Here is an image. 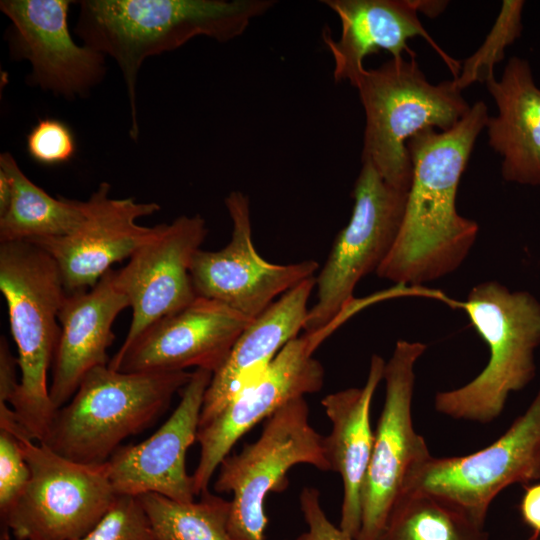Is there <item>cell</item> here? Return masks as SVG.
<instances>
[{
  "mask_svg": "<svg viewBox=\"0 0 540 540\" xmlns=\"http://www.w3.org/2000/svg\"><path fill=\"white\" fill-rule=\"evenodd\" d=\"M77 540H156L147 514L136 496L118 495L112 507Z\"/></svg>",
  "mask_w": 540,
  "mask_h": 540,
  "instance_id": "cell-28",
  "label": "cell"
},
{
  "mask_svg": "<svg viewBox=\"0 0 540 540\" xmlns=\"http://www.w3.org/2000/svg\"><path fill=\"white\" fill-rule=\"evenodd\" d=\"M138 498L156 540H233L228 531L230 500L208 490L198 502H178L156 493Z\"/></svg>",
  "mask_w": 540,
  "mask_h": 540,
  "instance_id": "cell-26",
  "label": "cell"
},
{
  "mask_svg": "<svg viewBox=\"0 0 540 540\" xmlns=\"http://www.w3.org/2000/svg\"><path fill=\"white\" fill-rule=\"evenodd\" d=\"M427 346L398 340L385 364V401L362 493V522L356 540H376L409 473L431 456L412 419L415 364Z\"/></svg>",
  "mask_w": 540,
  "mask_h": 540,
  "instance_id": "cell-11",
  "label": "cell"
},
{
  "mask_svg": "<svg viewBox=\"0 0 540 540\" xmlns=\"http://www.w3.org/2000/svg\"><path fill=\"white\" fill-rule=\"evenodd\" d=\"M224 203L232 221L231 240L218 251L197 250L190 275L197 296L222 302L252 320L277 296L314 277L319 265L314 260L281 265L263 259L252 241L248 196L234 190Z\"/></svg>",
  "mask_w": 540,
  "mask_h": 540,
  "instance_id": "cell-13",
  "label": "cell"
},
{
  "mask_svg": "<svg viewBox=\"0 0 540 540\" xmlns=\"http://www.w3.org/2000/svg\"><path fill=\"white\" fill-rule=\"evenodd\" d=\"M498 109L486 123L490 147L507 182L540 186V88L526 59L511 57L500 77L485 83Z\"/></svg>",
  "mask_w": 540,
  "mask_h": 540,
  "instance_id": "cell-23",
  "label": "cell"
},
{
  "mask_svg": "<svg viewBox=\"0 0 540 540\" xmlns=\"http://www.w3.org/2000/svg\"><path fill=\"white\" fill-rule=\"evenodd\" d=\"M13 187L8 174L0 169V216L8 209L12 199Z\"/></svg>",
  "mask_w": 540,
  "mask_h": 540,
  "instance_id": "cell-33",
  "label": "cell"
},
{
  "mask_svg": "<svg viewBox=\"0 0 540 540\" xmlns=\"http://www.w3.org/2000/svg\"><path fill=\"white\" fill-rule=\"evenodd\" d=\"M128 307L127 296L116 284L115 269L92 288L67 294L58 316L61 333L49 387L56 409L73 397L92 369L109 364L107 350L115 338L112 326Z\"/></svg>",
  "mask_w": 540,
  "mask_h": 540,
  "instance_id": "cell-20",
  "label": "cell"
},
{
  "mask_svg": "<svg viewBox=\"0 0 540 540\" xmlns=\"http://www.w3.org/2000/svg\"><path fill=\"white\" fill-rule=\"evenodd\" d=\"M520 513L525 524L534 531L533 538H537L540 535V483L526 488Z\"/></svg>",
  "mask_w": 540,
  "mask_h": 540,
  "instance_id": "cell-32",
  "label": "cell"
},
{
  "mask_svg": "<svg viewBox=\"0 0 540 540\" xmlns=\"http://www.w3.org/2000/svg\"><path fill=\"white\" fill-rule=\"evenodd\" d=\"M532 540H540V537L532 538Z\"/></svg>",
  "mask_w": 540,
  "mask_h": 540,
  "instance_id": "cell-35",
  "label": "cell"
},
{
  "mask_svg": "<svg viewBox=\"0 0 540 540\" xmlns=\"http://www.w3.org/2000/svg\"><path fill=\"white\" fill-rule=\"evenodd\" d=\"M192 372L92 369L73 397L57 409L39 443L86 465H101L129 436L146 429L169 407Z\"/></svg>",
  "mask_w": 540,
  "mask_h": 540,
  "instance_id": "cell-4",
  "label": "cell"
},
{
  "mask_svg": "<svg viewBox=\"0 0 540 540\" xmlns=\"http://www.w3.org/2000/svg\"><path fill=\"white\" fill-rule=\"evenodd\" d=\"M488 118L487 106L477 101L451 129L428 128L408 140L412 181L399 233L378 277L418 287L451 274L466 259L479 226L458 213L457 190Z\"/></svg>",
  "mask_w": 540,
  "mask_h": 540,
  "instance_id": "cell-1",
  "label": "cell"
},
{
  "mask_svg": "<svg viewBox=\"0 0 540 540\" xmlns=\"http://www.w3.org/2000/svg\"><path fill=\"white\" fill-rule=\"evenodd\" d=\"M70 0H2L10 20L13 59L27 60V84L67 100L84 98L106 74L105 56L73 39L68 25Z\"/></svg>",
  "mask_w": 540,
  "mask_h": 540,
  "instance_id": "cell-14",
  "label": "cell"
},
{
  "mask_svg": "<svg viewBox=\"0 0 540 540\" xmlns=\"http://www.w3.org/2000/svg\"><path fill=\"white\" fill-rule=\"evenodd\" d=\"M338 17L340 35L333 39L327 29L322 38L330 51L336 82L348 81L355 87L366 69L364 59L380 50L392 58L407 53L416 54L409 48L408 40L422 37L440 55L457 78L461 65L451 58L432 39L418 17L416 0H324L322 1Z\"/></svg>",
  "mask_w": 540,
  "mask_h": 540,
  "instance_id": "cell-19",
  "label": "cell"
},
{
  "mask_svg": "<svg viewBox=\"0 0 540 540\" xmlns=\"http://www.w3.org/2000/svg\"><path fill=\"white\" fill-rule=\"evenodd\" d=\"M0 290L20 368V381L9 406L23 433L40 442L57 411L47 377L59 342L58 316L67 292L55 260L28 241L0 243Z\"/></svg>",
  "mask_w": 540,
  "mask_h": 540,
  "instance_id": "cell-3",
  "label": "cell"
},
{
  "mask_svg": "<svg viewBox=\"0 0 540 540\" xmlns=\"http://www.w3.org/2000/svg\"><path fill=\"white\" fill-rule=\"evenodd\" d=\"M355 88L365 113L361 161L404 191L413 175L408 140L428 128L451 129L471 108L453 79L430 83L415 57L366 68Z\"/></svg>",
  "mask_w": 540,
  "mask_h": 540,
  "instance_id": "cell-5",
  "label": "cell"
},
{
  "mask_svg": "<svg viewBox=\"0 0 540 540\" xmlns=\"http://www.w3.org/2000/svg\"><path fill=\"white\" fill-rule=\"evenodd\" d=\"M525 2L504 0L493 27L479 49L461 65L457 78H453L460 90L475 82L485 84L494 77V67L502 61L505 49L520 37Z\"/></svg>",
  "mask_w": 540,
  "mask_h": 540,
  "instance_id": "cell-27",
  "label": "cell"
},
{
  "mask_svg": "<svg viewBox=\"0 0 540 540\" xmlns=\"http://www.w3.org/2000/svg\"><path fill=\"white\" fill-rule=\"evenodd\" d=\"M484 526L446 498L405 490L392 505L376 540H488Z\"/></svg>",
  "mask_w": 540,
  "mask_h": 540,
  "instance_id": "cell-25",
  "label": "cell"
},
{
  "mask_svg": "<svg viewBox=\"0 0 540 540\" xmlns=\"http://www.w3.org/2000/svg\"><path fill=\"white\" fill-rule=\"evenodd\" d=\"M298 464L331 471L324 437L312 427L304 397L278 409L256 441L229 454L218 467L214 489L232 494L228 531L233 540H266L265 499L287 488V473Z\"/></svg>",
  "mask_w": 540,
  "mask_h": 540,
  "instance_id": "cell-7",
  "label": "cell"
},
{
  "mask_svg": "<svg viewBox=\"0 0 540 540\" xmlns=\"http://www.w3.org/2000/svg\"><path fill=\"white\" fill-rule=\"evenodd\" d=\"M538 480L540 388L526 411L492 444L464 456L431 455L409 473L403 491L422 490L446 498L485 525L500 492Z\"/></svg>",
  "mask_w": 540,
  "mask_h": 540,
  "instance_id": "cell-10",
  "label": "cell"
},
{
  "mask_svg": "<svg viewBox=\"0 0 540 540\" xmlns=\"http://www.w3.org/2000/svg\"><path fill=\"white\" fill-rule=\"evenodd\" d=\"M212 375L211 371L195 369L169 418L147 439L121 446L106 462L108 478L117 495L138 497L156 493L178 502L194 501L186 453L196 441Z\"/></svg>",
  "mask_w": 540,
  "mask_h": 540,
  "instance_id": "cell-18",
  "label": "cell"
},
{
  "mask_svg": "<svg viewBox=\"0 0 540 540\" xmlns=\"http://www.w3.org/2000/svg\"><path fill=\"white\" fill-rule=\"evenodd\" d=\"M299 502L308 530L295 540H356L329 520L321 506L317 488L304 487Z\"/></svg>",
  "mask_w": 540,
  "mask_h": 540,
  "instance_id": "cell-31",
  "label": "cell"
},
{
  "mask_svg": "<svg viewBox=\"0 0 540 540\" xmlns=\"http://www.w3.org/2000/svg\"><path fill=\"white\" fill-rule=\"evenodd\" d=\"M30 479V469L16 436L0 429V517L5 520Z\"/></svg>",
  "mask_w": 540,
  "mask_h": 540,
  "instance_id": "cell-30",
  "label": "cell"
},
{
  "mask_svg": "<svg viewBox=\"0 0 540 540\" xmlns=\"http://www.w3.org/2000/svg\"><path fill=\"white\" fill-rule=\"evenodd\" d=\"M489 348L485 368L467 384L438 392L437 412L457 420L488 424L503 412L511 393L536 374L540 345V302L527 291H510L497 281L474 286L465 302H455Z\"/></svg>",
  "mask_w": 540,
  "mask_h": 540,
  "instance_id": "cell-6",
  "label": "cell"
},
{
  "mask_svg": "<svg viewBox=\"0 0 540 540\" xmlns=\"http://www.w3.org/2000/svg\"><path fill=\"white\" fill-rule=\"evenodd\" d=\"M13 433L30 469V479L2 524V537L15 540H77L112 507L118 495L106 463L86 465L67 459L27 437Z\"/></svg>",
  "mask_w": 540,
  "mask_h": 540,
  "instance_id": "cell-8",
  "label": "cell"
},
{
  "mask_svg": "<svg viewBox=\"0 0 540 540\" xmlns=\"http://www.w3.org/2000/svg\"><path fill=\"white\" fill-rule=\"evenodd\" d=\"M28 155L45 166L69 162L77 151L76 139L71 128L55 118L40 119L26 136Z\"/></svg>",
  "mask_w": 540,
  "mask_h": 540,
  "instance_id": "cell-29",
  "label": "cell"
},
{
  "mask_svg": "<svg viewBox=\"0 0 540 540\" xmlns=\"http://www.w3.org/2000/svg\"><path fill=\"white\" fill-rule=\"evenodd\" d=\"M208 233L205 219L181 215L162 223L160 231L115 270V281L127 296L132 319L113 357L122 355L152 324L172 315L196 297L190 266Z\"/></svg>",
  "mask_w": 540,
  "mask_h": 540,
  "instance_id": "cell-15",
  "label": "cell"
},
{
  "mask_svg": "<svg viewBox=\"0 0 540 540\" xmlns=\"http://www.w3.org/2000/svg\"><path fill=\"white\" fill-rule=\"evenodd\" d=\"M74 32L86 45L118 65L129 101V134L139 136L137 82L144 61L203 36L229 42L274 0H84Z\"/></svg>",
  "mask_w": 540,
  "mask_h": 540,
  "instance_id": "cell-2",
  "label": "cell"
},
{
  "mask_svg": "<svg viewBox=\"0 0 540 540\" xmlns=\"http://www.w3.org/2000/svg\"><path fill=\"white\" fill-rule=\"evenodd\" d=\"M352 197L351 218L315 277L317 299L309 308L306 333L332 332L350 309L357 283L384 262L399 233L408 191L394 188L370 163L362 162Z\"/></svg>",
  "mask_w": 540,
  "mask_h": 540,
  "instance_id": "cell-9",
  "label": "cell"
},
{
  "mask_svg": "<svg viewBox=\"0 0 540 540\" xmlns=\"http://www.w3.org/2000/svg\"><path fill=\"white\" fill-rule=\"evenodd\" d=\"M418 12H423L429 17H435L444 11L447 1H422L416 0Z\"/></svg>",
  "mask_w": 540,
  "mask_h": 540,
  "instance_id": "cell-34",
  "label": "cell"
},
{
  "mask_svg": "<svg viewBox=\"0 0 540 540\" xmlns=\"http://www.w3.org/2000/svg\"><path fill=\"white\" fill-rule=\"evenodd\" d=\"M385 364L382 357L372 355L364 386L330 393L321 401L331 422V431L324 437L326 455L331 471L343 483L339 527L354 539L361 529L362 493L374 444L371 403Z\"/></svg>",
  "mask_w": 540,
  "mask_h": 540,
  "instance_id": "cell-22",
  "label": "cell"
},
{
  "mask_svg": "<svg viewBox=\"0 0 540 540\" xmlns=\"http://www.w3.org/2000/svg\"><path fill=\"white\" fill-rule=\"evenodd\" d=\"M110 193L109 183L99 184L85 201L82 223L71 234L28 241L55 260L67 294L92 288L114 263L129 259L161 229L162 223L150 227L137 222L158 212V203L112 198Z\"/></svg>",
  "mask_w": 540,
  "mask_h": 540,
  "instance_id": "cell-16",
  "label": "cell"
},
{
  "mask_svg": "<svg viewBox=\"0 0 540 540\" xmlns=\"http://www.w3.org/2000/svg\"><path fill=\"white\" fill-rule=\"evenodd\" d=\"M252 320L222 302L197 296L180 311L152 324L122 355L112 357L108 366L122 372L196 367L215 373Z\"/></svg>",
  "mask_w": 540,
  "mask_h": 540,
  "instance_id": "cell-17",
  "label": "cell"
},
{
  "mask_svg": "<svg viewBox=\"0 0 540 540\" xmlns=\"http://www.w3.org/2000/svg\"><path fill=\"white\" fill-rule=\"evenodd\" d=\"M0 169L13 187L11 203L0 216V243L66 236L80 226L85 201L52 197L23 173L8 152L0 155Z\"/></svg>",
  "mask_w": 540,
  "mask_h": 540,
  "instance_id": "cell-24",
  "label": "cell"
},
{
  "mask_svg": "<svg viewBox=\"0 0 540 540\" xmlns=\"http://www.w3.org/2000/svg\"><path fill=\"white\" fill-rule=\"evenodd\" d=\"M328 334L327 331L305 332L288 342L258 379L199 427L196 441L200 445V458L191 475L195 495L208 490L221 462L250 429L289 401L322 388L324 368L313 353Z\"/></svg>",
  "mask_w": 540,
  "mask_h": 540,
  "instance_id": "cell-12",
  "label": "cell"
},
{
  "mask_svg": "<svg viewBox=\"0 0 540 540\" xmlns=\"http://www.w3.org/2000/svg\"><path fill=\"white\" fill-rule=\"evenodd\" d=\"M314 287L315 277L302 281L246 326L223 365L212 375L204 396L199 427L258 379L282 348L304 330L308 300Z\"/></svg>",
  "mask_w": 540,
  "mask_h": 540,
  "instance_id": "cell-21",
  "label": "cell"
}]
</instances>
